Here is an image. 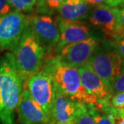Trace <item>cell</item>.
Listing matches in <instances>:
<instances>
[{
	"label": "cell",
	"mask_w": 124,
	"mask_h": 124,
	"mask_svg": "<svg viewBox=\"0 0 124 124\" xmlns=\"http://www.w3.org/2000/svg\"><path fill=\"white\" fill-rule=\"evenodd\" d=\"M25 80L15 65L12 53L0 59V123L15 124V112Z\"/></svg>",
	"instance_id": "1"
},
{
	"label": "cell",
	"mask_w": 124,
	"mask_h": 124,
	"mask_svg": "<svg viewBox=\"0 0 124 124\" xmlns=\"http://www.w3.org/2000/svg\"><path fill=\"white\" fill-rule=\"evenodd\" d=\"M62 90L73 101L95 105L98 99L88 93L81 84L78 69L65 64L57 56L44 59L42 68Z\"/></svg>",
	"instance_id": "2"
},
{
	"label": "cell",
	"mask_w": 124,
	"mask_h": 124,
	"mask_svg": "<svg viewBox=\"0 0 124 124\" xmlns=\"http://www.w3.org/2000/svg\"><path fill=\"white\" fill-rule=\"evenodd\" d=\"M12 54L18 70L25 81L42 68L46 53L36 39L30 22Z\"/></svg>",
	"instance_id": "3"
},
{
	"label": "cell",
	"mask_w": 124,
	"mask_h": 124,
	"mask_svg": "<svg viewBox=\"0 0 124 124\" xmlns=\"http://www.w3.org/2000/svg\"><path fill=\"white\" fill-rule=\"evenodd\" d=\"M88 64L96 75L110 88L111 84L124 70V57L116 50L98 46Z\"/></svg>",
	"instance_id": "4"
},
{
	"label": "cell",
	"mask_w": 124,
	"mask_h": 124,
	"mask_svg": "<svg viewBox=\"0 0 124 124\" xmlns=\"http://www.w3.org/2000/svg\"><path fill=\"white\" fill-rule=\"evenodd\" d=\"M29 25V16L13 10L0 17V49L13 51Z\"/></svg>",
	"instance_id": "5"
},
{
	"label": "cell",
	"mask_w": 124,
	"mask_h": 124,
	"mask_svg": "<svg viewBox=\"0 0 124 124\" xmlns=\"http://www.w3.org/2000/svg\"><path fill=\"white\" fill-rule=\"evenodd\" d=\"M24 85L31 97L50 119L54 98V81L43 69L30 76Z\"/></svg>",
	"instance_id": "6"
},
{
	"label": "cell",
	"mask_w": 124,
	"mask_h": 124,
	"mask_svg": "<svg viewBox=\"0 0 124 124\" xmlns=\"http://www.w3.org/2000/svg\"><path fill=\"white\" fill-rule=\"evenodd\" d=\"M29 22L36 39L44 50L46 54L55 49L59 39V31L56 20L50 15L32 14Z\"/></svg>",
	"instance_id": "7"
},
{
	"label": "cell",
	"mask_w": 124,
	"mask_h": 124,
	"mask_svg": "<svg viewBox=\"0 0 124 124\" xmlns=\"http://www.w3.org/2000/svg\"><path fill=\"white\" fill-rule=\"evenodd\" d=\"M99 42L100 39L98 37L91 35L83 41L60 49L56 56L65 64L78 68L88 63Z\"/></svg>",
	"instance_id": "8"
},
{
	"label": "cell",
	"mask_w": 124,
	"mask_h": 124,
	"mask_svg": "<svg viewBox=\"0 0 124 124\" xmlns=\"http://www.w3.org/2000/svg\"><path fill=\"white\" fill-rule=\"evenodd\" d=\"M79 102L68 97L57 85L54 83V98L50 124H75Z\"/></svg>",
	"instance_id": "9"
},
{
	"label": "cell",
	"mask_w": 124,
	"mask_h": 124,
	"mask_svg": "<svg viewBox=\"0 0 124 124\" xmlns=\"http://www.w3.org/2000/svg\"><path fill=\"white\" fill-rule=\"evenodd\" d=\"M59 31V39L55 48L57 52L68 45L85 39L91 36V28L80 21H68L59 17L56 19Z\"/></svg>",
	"instance_id": "10"
},
{
	"label": "cell",
	"mask_w": 124,
	"mask_h": 124,
	"mask_svg": "<svg viewBox=\"0 0 124 124\" xmlns=\"http://www.w3.org/2000/svg\"><path fill=\"white\" fill-rule=\"evenodd\" d=\"M16 110L21 124H50V119L31 97L24 84Z\"/></svg>",
	"instance_id": "11"
},
{
	"label": "cell",
	"mask_w": 124,
	"mask_h": 124,
	"mask_svg": "<svg viewBox=\"0 0 124 124\" xmlns=\"http://www.w3.org/2000/svg\"><path fill=\"white\" fill-rule=\"evenodd\" d=\"M87 19L90 25L99 28L107 37L115 38L117 32L116 8L105 4L99 6L91 11Z\"/></svg>",
	"instance_id": "12"
},
{
	"label": "cell",
	"mask_w": 124,
	"mask_h": 124,
	"mask_svg": "<svg viewBox=\"0 0 124 124\" xmlns=\"http://www.w3.org/2000/svg\"><path fill=\"white\" fill-rule=\"evenodd\" d=\"M77 69L81 84L88 93L94 96L98 101L109 100L110 99L112 94L110 88L96 75L88 63Z\"/></svg>",
	"instance_id": "13"
},
{
	"label": "cell",
	"mask_w": 124,
	"mask_h": 124,
	"mask_svg": "<svg viewBox=\"0 0 124 124\" xmlns=\"http://www.w3.org/2000/svg\"><path fill=\"white\" fill-rule=\"evenodd\" d=\"M90 7L84 0H63L57 12L60 17L68 21H80L88 19Z\"/></svg>",
	"instance_id": "14"
},
{
	"label": "cell",
	"mask_w": 124,
	"mask_h": 124,
	"mask_svg": "<svg viewBox=\"0 0 124 124\" xmlns=\"http://www.w3.org/2000/svg\"><path fill=\"white\" fill-rule=\"evenodd\" d=\"M63 0H37L35 10L40 15H50L57 11Z\"/></svg>",
	"instance_id": "15"
},
{
	"label": "cell",
	"mask_w": 124,
	"mask_h": 124,
	"mask_svg": "<svg viewBox=\"0 0 124 124\" xmlns=\"http://www.w3.org/2000/svg\"><path fill=\"white\" fill-rule=\"evenodd\" d=\"M85 106L95 124H112L108 114L99 110L93 104H85Z\"/></svg>",
	"instance_id": "16"
},
{
	"label": "cell",
	"mask_w": 124,
	"mask_h": 124,
	"mask_svg": "<svg viewBox=\"0 0 124 124\" xmlns=\"http://www.w3.org/2000/svg\"><path fill=\"white\" fill-rule=\"evenodd\" d=\"M11 8L21 13H28L35 10L37 0H7Z\"/></svg>",
	"instance_id": "17"
},
{
	"label": "cell",
	"mask_w": 124,
	"mask_h": 124,
	"mask_svg": "<svg viewBox=\"0 0 124 124\" xmlns=\"http://www.w3.org/2000/svg\"><path fill=\"white\" fill-rule=\"evenodd\" d=\"M75 124H95L84 103L79 102V103Z\"/></svg>",
	"instance_id": "18"
},
{
	"label": "cell",
	"mask_w": 124,
	"mask_h": 124,
	"mask_svg": "<svg viewBox=\"0 0 124 124\" xmlns=\"http://www.w3.org/2000/svg\"><path fill=\"white\" fill-rule=\"evenodd\" d=\"M111 93L116 94L124 92V69L110 85Z\"/></svg>",
	"instance_id": "19"
},
{
	"label": "cell",
	"mask_w": 124,
	"mask_h": 124,
	"mask_svg": "<svg viewBox=\"0 0 124 124\" xmlns=\"http://www.w3.org/2000/svg\"><path fill=\"white\" fill-rule=\"evenodd\" d=\"M117 12V32L115 38H121L124 32V5L116 8Z\"/></svg>",
	"instance_id": "20"
},
{
	"label": "cell",
	"mask_w": 124,
	"mask_h": 124,
	"mask_svg": "<svg viewBox=\"0 0 124 124\" xmlns=\"http://www.w3.org/2000/svg\"><path fill=\"white\" fill-rule=\"evenodd\" d=\"M111 105L115 108H124V92L115 94L110 98Z\"/></svg>",
	"instance_id": "21"
},
{
	"label": "cell",
	"mask_w": 124,
	"mask_h": 124,
	"mask_svg": "<svg viewBox=\"0 0 124 124\" xmlns=\"http://www.w3.org/2000/svg\"><path fill=\"white\" fill-rule=\"evenodd\" d=\"M116 49V51L120 54L124 58V38H116L112 43Z\"/></svg>",
	"instance_id": "22"
},
{
	"label": "cell",
	"mask_w": 124,
	"mask_h": 124,
	"mask_svg": "<svg viewBox=\"0 0 124 124\" xmlns=\"http://www.w3.org/2000/svg\"><path fill=\"white\" fill-rule=\"evenodd\" d=\"M13 10V9L11 8L7 0H0V17Z\"/></svg>",
	"instance_id": "23"
},
{
	"label": "cell",
	"mask_w": 124,
	"mask_h": 124,
	"mask_svg": "<svg viewBox=\"0 0 124 124\" xmlns=\"http://www.w3.org/2000/svg\"><path fill=\"white\" fill-rule=\"evenodd\" d=\"M105 3L111 8H118L124 5V0H106Z\"/></svg>",
	"instance_id": "24"
},
{
	"label": "cell",
	"mask_w": 124,
	"mask_h": 124,
	"mask_svg": "<svg viewBox=\"0 0 124 124\" xmlns=\"http://www.w3.org/2000/svg\"><path fill=\"white\" fill-rule=\"evenodd\" d=\"M84 1L92 8L93 7L95 8L99 6L103 5L106 1V0H84Z\"/></svg>",
	"instance_id": "25"
},
{
	"label": "cell",
	"mask_w": 124,
	"mask_h": 124,
	"mask_svg": "<svg viewBox=\"0 0 124 124\" xmlns=\"http://www.w3.org/2000/svg\"><path fill=\"white\" fill-rule=\"evenodd\" d=\"M118 110V112L120 115L123 118H124V108H121V109H117Z\"/></svg>",
	"instance_id": "26"
},
{
	"label": "cell",
	"mask_w": 124,
	"mask_h": 124,
	"mask_svg": "<svg viewBox=\"0 0 124 124\" xmlns=\"http://www.w3.org/2000/svg\"><path fill=\"white\" fill-rule=\"evenodd\" d=\"M121 38H124V33L122 34V36H121Z\"/></svg>",
	"instance_id": "27"
}]
</instances>
